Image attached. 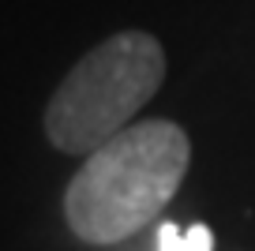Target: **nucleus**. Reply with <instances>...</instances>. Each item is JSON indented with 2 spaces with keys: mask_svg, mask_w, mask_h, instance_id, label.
I'll return each instance as SVG.
<instances>
[{
  "mask_svg": "<svg viewBox=\"0 0 255 251\" xmlns=\"http://www.w3.org/2000/svg\"><path fill=\"white\" fill-rule=\"evenodd\" d=\"M214 236L207 225H191V229H176V225H161L158 229V251H210Z\"/></svg>",
  "mask_w": 255,
  "mask_h": 251,
  "instance_id": "nucleus-3",
  "label": "nucleus"
},
{
  "mask_svg": "<svg viewBox=\"0 0 255 251\" xmlns=\"http://www.w3.org/2000/svg\"><path fill=\"white\" fill-rule=\"evenodd\" d=\"M165 83V49L146 30H120L75 64L45 105V135L56 150L90 157L131 127L135 113Z\"/></svg>",
  "mask_w": 255,
  "mask_h": 251,
  "instance_id": "nucleus-2",
  "label": "nucleus"
},
{
  "mask_svg": "<svg viewBox=\"0 0 255 251\" xmlns=\"http://www.w3.org/2000/svg\"><path fill=\"white\" fill-rule=\"evenodd\" d=\"M188 165L191 142L180 124L139 120L79 165L64 191V221L83 244H124L173 203Z\"/></svg>",
  "mask_w": 255,
  "mask_h": 251,
  "instance_id": "nucleus-1",
  "label": "nucleus"
}]
</instances>
